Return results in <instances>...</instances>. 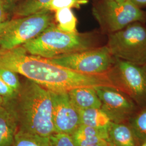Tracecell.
<instances>
[{
    "label": "cell",
    "instance_id": "e0dca14e",
    "mask_svg": "<svg viewBox=\"0 0 146 146\" xmlns=\"http://www.w3.org/2000/svg\"><path fill=\"white\" fill-rule=\"evenodd\" d=\"M51 0H23L13 7L12 11L16 17L29 15L44 11Z\"/></svg>",
    "mask_w": 146,
    "mask_h": 146
},
{
    "label": "cell",
    "instance_id": "9a60e30c",
    "mask_svg": "<svg viewBox=\"0 0 146 146\" xmlns=\"http://www.w3.org/2000/svg\"><path fill=\"white\" fill-rule=\"evenodd\" d=\"M78 110L81 125L98 128H108L111 122L109 116L101 108Z\"/></svg>",
    "mask_w": 146,
    "mask_h": 146
},
{
    "label": "cell",
    "instance_id": "7402d4cb",
    "mask_svg": "<svg viewBox=\"0 0 146 146\" xmlns=\"http://www.w3.org/2000/svg\"><path fill=\"white\" fill-rule=\"evenodd\" d=\"M50 146H76L72 135L54 133L49 137Z\"/></svg>",
    "mask_w": 146,
    "mask_h": 146
},
{
    "label": "cell",
    "instance_id": "d6986e66",
    "mask_svg": "<svg viewBox=\"0 0 146 146\" xmlns=\"http://www.w3.org/2000/svg\"><path fill=\"white\" fill-rule=\"evenodd\" d=\"M11 146H50L49 137L18 131Z\"/></svg>",
    "mask_w": 146,
    "mask_h": 146
},
{
    "label": "cell",
    "instance_id": "484cf974",
    "mask_svg": "<svg viewBox=\"0 0 146 146\" xmlns=\"http://www.w3.org/2000/svg\"><path fill=\"white\" fill-rule=\"evenodd\" d=\"M90 146H113L111 143L108 141H104L100 142L95 145Z\"/></svg>",
    "mask_w": 146,
    "mask_h": 146
},
{
    "label": "cell",
    "instance_id": "6da1fadb",
    "mask_svg": "<svg viewBox=\"0 0 146 146\" xmlns=\"http://www.w3.org/2000/svg\"><path fill=\"white\" fill-rule=\"evenodd\" d=\"M0 68L12 70L53 92H67L80 87L115 88L108 73L90 75L78 73L28 54L23 48L0 52Z\"/></svg>",
    "mask_w": 146,
    "mask_h": 146
},
{
    "label": "cell",
    "instance_id": "4fadbf2b",
    "mask_svg": "<svg viewBox=\"0 0 146 146\" xmlns=\"http://www.w3.org/2000/svg\"><path fill=\"white\" fill-rule=\"evenodd\" d=\"M68 94L72 103L78 110L101 107V102L95 88H76L69 90Z\"/></svg>",
    "mask_w": 146,
    "mask_h": 146
},
{
    "label": "cell",
    "instance_id": "8992f818",
    "mask_svg": "<svg viewBox=\"0 0 146 146\" xmlns=\"http://www.w3.org/2000/svg\"><path fill=\"white\" fill-rule=\"evenodd\" d=\"M93 14L101 30L110 34L120 31L132 23H144L146 14L130 0L119 2L115 0H94Z\"/></svg>",
    "mask_w": 146,
    "mask_h": 146
},
{
    "label": "cell",
    "instance_id": "ba28073f",
    "mask_svg": "<svg viewBox=\"0 0 146 146\" xmlns=\"http://www.w3.org/2000/svg\"><path fill=\"white\" fill-rule=\"evenodd\" d=\"M108 75L116 88L128 95L136 104L146 105V65L116 58Z\"/></svg>",
    "mask_w": 146,
    "mask_h": 146
},
{
    "label": "cell",
    "instance_id": "83f0119b",
    "mask_svg": "<svg viewBox=\"0 0 146 146\" xmlns=\"http://www.w3.org/2000/svg\"><path fill=\"white\" fill-rule=\"evenodd\" d=\"M3 104H4V100L2 98H1L0 96V106L3 105Z\"/></svg>",
    "mask_w": 146,
    "mask_h": 146
},
{
    "label": "cell",
    "instance_id": "52a82bcc",
    "mask_svg": "<svg viewBox=\"0 0 146 146\" xmlns=\"http://www.w3.org/2000/svg\"><path fill=\"white\" fill-rule=\"evenodd\" d=\"M47 60L64 68L90 75L108 73L116 61L106 45Z\"/></svg>",
    "mask_w": 146,
    "mask_h": 146
},
{
    "label": "cell",
    "instance_id": "30bf717a",
    "mask_svg": "<svg viewBox=\"0 0 146 146\" xmlns=\"http://www.w3.org/2000/svg\"><path fill=\"white\" fill-rule=\"evenodd\" d=\"M50 92L54 133L72 135L81 125L78 110L72 103L67 92Z\"/></svg>",
    "mask_w": 146,
    "mask_h": 146
},
{
    "label": "cell",
    "instance_id": "7c38bea8",
    "mask_svg": "<svg viewBox=\"0 0 146 146\" xmlns=\"http://www.w3.org/2000/svg\"><path fill=\"white\" fill-rule=\"evenodd\" d=\"M18 132L15 116L5 104L0 106V146H11Z\"/></svg>",
    "mask_w": 146,
    "mask_h": 146
},
{
    "label": "cell",
    "instance_id": "8fae6325",
    "mask_svg": "<svg viewBox=\"0 0 146 146\" xmlns=\"http://www.w3.org/2000/svg\"><path fill=\"white\" fill-rule=\"evenodd\" d=\"M108 141L113 146H139L141 145L129 123L111 122L108 128Z\"/></svg>",
    "mask_w": 146,
    "mask_h": 146
},
{
    "label": "cell",
    "instance_id": "277c9868",
    "mask_svg": "<svg viewBox=\"0 0 146 146\" xmlns=\"http://www.w3.org/2000/svg\"><path fill=\"white\" fill-rule=\"evenodd\" d=\"M52 11L16 17L0 25V52L21 47L54 25Z\"/></svg>",
    "mask_w": 146,
    "mask_h": 146
},
{
    "label": "cell",
    "instance_id": "44dd1931",
    "mask_svg": "<svg viewBox=\"0 0 146 146\" xmlns=\"http://www.w3.org/2000/svg\"><path fill=\"white\" fill-rule=\"evenodd\" d=\"M0 78L16 93L21 88V83L17 76V74L12 70L0 68Z\"/></svg>",
    "mask_w": 146,
    "mask_h": 146
},
{
    "label": "cell",
    "instance_id": "ac0fdd59",
    "mask_svg": "<svg viewBox=\"0 0 146 146\" xmlns=\"http://www.w3.org/2000/svg\"><path fill=\"white\" fill-rule=\"evenodd\" d=\"M129 125L142 144L146 142V107L129 119Z\"/></svg>",
    "mask_w": 146,
    "mask_h": 146
},
{
    "label": "cell",
    "instance_id": "5b68a950",
    "mask_svg": "<svg viewBox=\"0 0 146 146\" xmlns=\"http://www.w3.org/2000/svg\"><path fill=\"white\" fill-rule=\"evenodd\" d=\"M116 59L146 65V27L136 22L108 35L106 45Z\"/></svg>",
    "mask_w": 146,
    "mask_h": 146
},
{
    "label": "cell",
    "instance_id": "9c48e42d",
    "mask_svg": "<svg viewBox=\"0 0 146 146\" xmlns=\"http://www.w3.org/2000/svg\"><path fill=\"white\" fill-rule=\"evenodd\" d=\"M95 89L102 104L101 108L109 116L111 122H125L131 119L136 106L128 95L110 87H98Z\"/></svg>",
    "mask_w": 146,
    "mask_h": 146
},
{
    "label": "cell",
    "instance_id": "2e32d148",
    "mask_svg": "<svg viewBox=\"0 0 146 146\" xmlns=\"http://www.w3.org/2000/svg\"><path fill=\"white\" fill-rule=\"evenodd\" d=\"M55 19L58 28L67 33H76L77 19L72 8H64L55 11Z\"/></svg>",
    "mask_w": 146,
    "mask_h": 146
},
{
    "label": "cell",
    "instance_id": "cb8c5ba5",
    "mask_svg": "<svg viewBox=\"0 0 146 146\" xmlns=\"http://www.w3.org/2000/svg\"><path fill=\"white\" fill-rule=\"evenodd\" d=\"M11 8L9 5L0 0V25L8 20V9Z\"/></svg>",
    "mask_w": 146,
    "mask_h": 146
},
{
    "label": "cell",
    "instance_id": "3957f363",
    "mask_svg": "<svg viewBox=\"0 0 146 146\" xmlns=\"http://www.w3.org/2000/svg\"><path fill=\"white\" fill-rule=\"evenodd\" d=\"M97 42L93 34L65 32L54 24L22 47L30 55L50 59L98 47Z\"/></svg>",
    "mask_w": 146,
    "mask_h": 146
},
{
    "label": "cell",
    "instance_id": "d4e9b609",
    "mask_svg": "<svg viewBox=\"0 0 146 146\" xmlns=\"http://www.w3.org/2000/svg\"><path fill=\"white\" fill-rule=\"evenodd\" d=\"M132 3L140 8H143L146 7V0H130Z\"/></svg>",
    "mask_w": 146,
    "mask_h": 146
},
{
    "label": "cell",
    "instance_id": "5bb4252c",
    "mask_svg": "<svg viewBox=\"0 0 146 146\" xmlns=\"http://www.w3.org/2000/svg\"><path fill=\"white\" fill-rule=\"evenodd\" d=\"M76 146H90L108 141V128H98L81 125L72 135Z\"/></svg>",
    "mask_w": 146,
    "mask_h": 146
},
{
    "label": "cell",
    "instance_id": "ffe728a7",
    "mask_svg": "<svg viewBox=\"0 0 146 146\" xmlns=\"http://www.w3.org/2000/svg\"><path fill=\"white\" fill-rule=\"evenodd\" d=\"M88 2V0H51L44 11L52 12L64 8H80Z\"/></svg>",
    "mask_w": 146,
    "mask_h": 146
},
{
    "label": "cell",
    "instance_id": "603a6c76",
    "mask_svg": "<svg viewBox=\"0 0 146 146\" xmlns=\"http://www.w3.org/2000/svg\"><path fill=\"white\" fill-rule=\"evenodd\" d=\"M16 94V92L9 87L0 78V96L4 100V102L13 99Z\"/></svg>",
    "mask_w": 146,
    "mask_h": 146
},
{
    "label": "cell",
    "instance_id": "4316f807",
    "mask_svg": "<svg viewBox=\"0 0 146 146\" xmlns=\"http://www.w3.org/2000/svg\"><path fill=\"white\" fill-rule=\"evenodd\" d=\"M3 2H4L5 4L7 5H9L10 7H11L14 5L15 3H16L17 1L19 0H2Z\"/></svg>",
    "mask_w": 146,
    "mask_h": 146
},
{
    "label": "cell",
    "instance_id": "f1b7e54d",
    "mask_svg": "<svg viewBox=\"0 0 146 146\" xmlns=\"http://www.w3.org/2000/svg\"><path fill=\"white\" fill-rule=\"evenodd\" d=\"M115 1H117L119 2H125V1H127V0H115Z\"/></svg>",
    "mask_w": 146,
    "mask_h": 146
},
{
    "label": "cell",
    "instance_id": "7a4b0ae2",
    "mask_svg": "<svg viewBox=\"0 0 146 146\" xmlns=\"http://www.w3.org/2000/svg\"><path fill=\"white\" fill-rule=\"evenodd\" d=\"M3 104L15 116L18 131L44 137L54 133L50 91L26 78L15 97Z\"/></svg>",
    "mask_w": 146,
    "mask_h": 146
}]
</instances>
